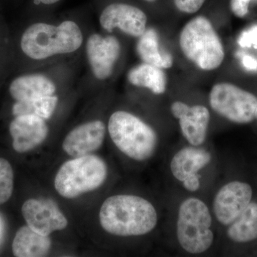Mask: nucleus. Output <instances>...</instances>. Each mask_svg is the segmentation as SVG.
<instances>
[{
  "label": "nucleus",
  "mask_w": 257,
  "mask_h": 257,
  "mask_svg": "<svg viewBox=\"0 0 257 257\" xmlns=\"http://www.w3.org/2000/svg\"><path fill=\"white\" fill-rule=\"evenodd\" d=\"M99 221L103 229L115 236H143L156 227L158 215L153 204L147 199L120 194L104 201Z\"/></svg>",
  "instance_id": "nucleus-1"
},
{
  "label": "nucleus",
  "mask_w": 257,
  "mask_h": 257,
  "mask_svg": "<svg viewBox=\"0 0 257 257\" xmlns=\"http://www.w3.org/2000/svg\"><path fill=\"white\" fill-rule=\"evenodd\" d=\"M83 44L82 29L72 20H65L58 25L32 24L24 32L20 41L23 53L36 61L74 53Z\"/></svg>",
  "instance_id": "nucleus-2"
},
{
  "label": "nucleus",
  "mask_w": 257,
  "mask_h": 257,
  "mask_svg": "<svg viewBox=\"0 0 257 257\" xmlns=\"http://www.w3.org/2000/svg\"><path fill=\"white\" fill-rule=\"evenodd\" d=\"M113 143L126 155L136 161H146L156 151V132L138 116L125 111H115L108 123Z\"/></svg>",
  "instance_id": "nucleus-3"
},
{
  "label": "nucleus",
  "mask_w": 257,
  "mask_h": 257,
  "mask_svg": "<svg viewBox=\"0 0 257 257\" xmlns=\"http://www.w3.org/2000/svg\"><path fill=\"white\" fill-rule=\"evenodd\" d=\"M181 50L188 60L203 70L217 69L224 59V50L212 24L205 17L192 19L179 36Z\"/></svg>",
  "instance_id": "nucleus-4"
},
{
  "label": "nucleus",
  "mask_w": 257,
  "mask_h": 257,
  "mask_svg": "<svg viewBox=\"0 0 257 257\" xmlns=\"http://www.w3.org/2000/svg\"><path fill=\"white\" fill-rule=\"evenodd\" d=\"M212 218L207 204L195 197L186 199L179 208L177 237L184 251L199 254L207 251L214 242Z\"/></svg>",
  "instance_id": "nucleus-5"
},
{
  "label": "nucleus",
  "mask_w": 257,
  "mask_h": 257,
  "mask_svg": "<svg viewBox=\"0 0 257 257\" xmlns=\"http://www.w3.org/2000/svg\"><path fill=\"white\" fill-rule=\"evenodd\" d=\"M106 176L107 167L99 157H77L61 167L55 177V187L62 197L72 199L99 188Z\"/></svg>",
  "instance_id": "nucleus-6"
},
{
  "label": "nucleus",
  "mask_w": 257,
  "mask_h": 257,
  "mask_svg": "<svg viewBox=\"0 0 257 257\" xmlns=\"http://www.w3.org/2000/svg\"><path fill=\"white\" fill-rule=\"evenodd\" d=\"M209 103L217 114L233 122L247 124L255 119L257 98L234 84H215L209 94Z\"/></svg>",
  "instance_id": "nucleus-7"
},
{
  "label": "nucleus",
  "mask_w": 257,
  "mask_h": 257,
  "mask_svg": "<svg viewBox=\"0 0 257 257\" xmlns=\"http://www.w3.org/2000/svg\"><path fill=\"white\" fill-rule=\"evenodd\" d=\"M86 55L94 77L100 81L112 75L115 64L121 54V45L112 35L102 36L94 33L86 42Z\"/></svg>",
  "instance_id": "nucleus-8"
},
{
  "label": "nucleus",
  "mask_w": 257,
  "mask_h": 257,
  "mask_svg": "<svg viewBox=\"0 0 257 257\" xmlns=\"http://www.w3.org/2000/svg\"><path fill=\"white\" fill-rule=\"evenodd\" d=\"M251 186L240 181L225 184L216 193L213 202V211L220 224L229 226L236 220L251 203Z\"/></svg>",
  "instance_id": "nucleus-9"
},
{
  "label": "nucleus",
  "mask_w": 257,
  "mask_h": 257,
  "mask_svg": "<svg viewBox=\"0 0 257 257\" xmlns=\"http://www.w3.org/2000/svg\"><path fill=\"white\" fill-rule=\"evenodd\" d=\"M99 23L108 32L119 29L130 36L139 38L147 29V17L137 7L125 3H113L101 12Z\"/></svg>",
  "instance_id": "nucleus-10"
},
{
  "label": "nucleus",
  "mask_w": 257,
  "mask_h": 257,
  "mask_svg": "<svg viewBox=\"0 0 257 257\" xmlns=\"http://www.w3.org/2000/svg\"><path fill=\"white\" fill-rule=\"evenodd\" d=\"M22 213L28 226L43 236L65 229L68 224L57 204L50 199H28L24 203Z\"/></svg>",
  "instance_id": "nucleus-11"
},
{
  "label": "nucleus",
  "mask_w": 257,
  "mask_h": 257,
  "mask_svg": "<svg viewBox=\"0 0 257 257\" xmlns=\"http://www.w3.org/2000/svg\"><path fill=\"white\" fill-rule=\"evenodd\" d=\"M172 114L179 119L184 138L192 146L202 145L207 138L210 113L202 105L189 106L182 101H175L171 106Z\"/></svg>",
  "instance_id": "nucleus-12"
},
{
  "label": "nucleus",
  "mask_w": 257,
  "mask_h": 257,
  "mask_svg": "<svg viewBox=\"0 0 257 257\" xmlns=\"http://www.w3.org/2000/svg\"><path fill=\"white\" fill-rule=\"evenodd\" d=\"M106 126L100 120L79 125L64 139L63 150L69 156L81 157L99 150L104 142Z\"/></svg>",
  "instance_id": "nucleus-13"
},
{
  "label": "nucleus",
  "mask_w": 257,
  "mask_h": 257,
  "mask_svg": "<svg viewBox=\"0 0 257 257\" xmlns=\"http://www.w3.org/2000/svg\"><path fill=\"white\" fill-rule=\"evenodd\" d=\"M13 146L18 153H25L41 145L48 135L45 119L34 115L15 116L10 124Z\"/></svg>",
  "instance_id": "nucleus-14"
},
{
  "label": "nucleus",
  "mask_w": 257,
  "mask_h": 257,
  "mask_svg": "<svg viewBox=\"0 0 257 257\" xmlns=\"http://www.w3.org/2000/svg\"><path fill=\"white\" fill-rule=\"evenodd\" d=\"M57 89L53 79L46 74L40 73L17 77L9 88L10 95L16 101L55 95Z\"/></svg>",
  "instance_id": "nucleus-15"
},
{
  "label": "nucleus",
  "mask_w": 257,
  "mask_h": 257,
  "mask_svg": "<svg viewBox=\"0 0 257 257\" xmlns=\"http://www.w3.org/2000/svg\"><path fill=\"white\" fill-rule=\"evenodd\" d=\"M210 152L197 147H187L175 154L170 163L174 177L182 182L190 176L197 175L199 171L209 165Z\"/></svg>",
  "instance_id": "nucleus-16"
},
{
  "label": "nucleus",
  "mask_w": 257,
  "mask_h": 257,
  "mask_svg": "<svg viewBox=\"0 0 257 257\" xmlns=\"http://www.w3.org/2000/svg\"><path fill=\"white\" fill-rule=\"evenodd\" d=\"M137 52L144 63L162 69L170 68L173 64V57L161 47L160 38L155 29H147L145 33L139 37Z\"/></svg>",
  "instance_id": "nucleus-17"
},
{
  "label": "nucleus",
  "mask_w": 257,
  "mask_h": 257,
  "mask_svg": "<svg viewBox=\"0 0 257 257\" xmlns=\"http://www.w3.org/2000/svg\"><path fill=\"white\" fill-rule=\"evenodd\" d=\"M51 240L25 226L17 231L13 243V252L18 257L45 256L50 251Z\"/></svg>",
  "instance_id": "nucleus-18"
},
{
  "label": "nucleus",
  "mask_w": 257,
  "mask_h": 257,
  "mask_svg": "<svg viewBox=\"0 0 257 257\" xmlns=\"http://www.w3.org/2000/svg\"><path fill=\"white\" fill-rule=\"evenodd\" d=\"M127 79L133 85L147 88L155 94H164L167 89V76L162 69L144 62L130 69Z\"/></svg>",
  "instance_id": "nucleus-19"
},
{
  "label": "nucleus",
  "mask_w": 257,
  "mask_h": 257,
  "mask_svg": "<svg viewBox=\"0 0 257 257\" xmlns=\"http://www.w3.org/2000/svg\"><path fill=\"white\" fill-rule=\"evenodd\" d=\"M227 236L237 243H246L257 239V203L251 202L234 221L229 225Z\"/></svg>",
  "instance_id": "nucleus-20"
},
{
  "label": "nucleus",
  "mask_w": 257,
  "mask_h": 257,
  "mask_svg": "<svg viewBox=\"0 0 257 257\" xmlns=\"http://www.w3.org/2000/svg\"><path fill=\"white\" fill-rule=\"evenodd\" d=\"M58 101V96L56 95L17 101L13 106V114L15 116L34 115L48 119L55 112Z\"/></svg>",
  "instance_id": "nucleus-21"
},
{
  "label": "nucleus",
  "mask_w": 257,
  "mask_h": 257,
  "mask_svg": "<svg viewBox=\"0 0 257 257\" xmlns=\"http://www.w3.org/2000/svg\"><path fill=\"white\" fill-rule=\"evenodd\" d=\"M14 188V173L10 162L0 157V204L8 202Z\"/></svg>",
  "instance_id": "nucleus-22"
},
{
  "label": "nucleus",
  "mask_w": 257,
  "mask_h": 257,
  "mask_svg": "<svg viewBox=\"0 0 257 257\" xmlns=\"http://www.w3.org/2000/svg\"><path fill=\"white\" fill-rule=\"evenodd\" d=\"M238 43L242 47H254L257 48V25H253L248 30L242 32Z\"/></svg>",
  "instance_id": "nucleus-23"
},
{
  "label": "nucleus",
  "mask_w": 257,
  "mask_h": 257,
  "mask_svg": "<svg viewBox=\"0 0 257 257\" xmlns=\"http://www.w3.org/2000/svg\"><path fill=\"white\" fill-rule=\"evenodd\" d=\"M204 2L205 0H175L177 9L189 14L197 13L202 8Z\"/></svg>",
  "instance_id": "nucleus-24"
},
{
  "label": "nucleus",
  "mask_w": 257,
  "mask_h": 257,
  "mask_svg": "<svg viewBox=\"0 0 257 257\" xmlns=\"http://www.w3.org/2000/svg\"><path fill=\"white\" fill-rule=\"evenodd\" d=\"M252 0H231L230 8L235 16L238 18H243L247 15L249 3Z\"/></svg>",
  "instance_id": "nucleus-25"
},
{
  "label": "nucleus",
  "mask_w": 257,
  "mask_h": 257,
  "mask_svg": "<svg viewBox=\"0 0 257 257\" xmlns=\"http://www.w3.org/2000/svg\"><path fill=\"white\" fill-rule=\"evenodd\" d=\"M184 188L189 192H196L200 187V180L199 175H194L187 177L182 182Z\"/></svg>",
  "instance_id": "nucleus-26"
},
{
  "label": "nucleus",
  "mask_w": 257,
  "mask_h": 257,
  "mask_svg": "<svg viewBox=\"0 0 257 257\" xmlns=\"http://www.w3.org/2000/svg\"><path fill=\"white\" fill-rule=\"evenodd\" d=\"M241 62L245 69L248 71H257V60L251 56L243 55Z\"/></svg>",
  "instance_id": "nucleus-27"
},
{
  "label": "nucleus",
  "mask_w": 257,
  "mask_h": 257,
  "mask_svg": "<svg viewBox=\"0 0 257 257\" xmlns=\"http://www.w3.org/2000/svg\"><path fill=\"white\" fill-rule=\"evenodd\" d=\"M37 1L39 2V3H41L44 5H52L59 3L61 0H37Z\"/></svg>",
  "instance_id": "nucleus-28"
},
{
  "label": "nucleus",
  "mask_w": 257,
  "mask_h": 257,
  "mask_svg": "<svg viewBox=\"0 0 257 257\" xmlns=\"http://www.w3.org/2000/svg\"><path fill=\"white\" fill-rule=\"evenodd\" d=\"M255 118H256V119H257V106H256V111H255Z\"/></svg>",
  "instance_id": "nucleus-29"
},
{
  "label": "nucleus",
  "mask_w": 257,
  "mask_h": 257,
  "mask_svg": "<svg viewBox=\"0 0 257 257\" xmlns=\"http://www.w3.org/2000/svg\"><path fill=\"white\" fill-rule=\"evenodd\" d=\"M147 1L153 2L155 1V0H147Z\"/></svg>",
  "instance_id": "nucleus-30"
}]
</instances>
